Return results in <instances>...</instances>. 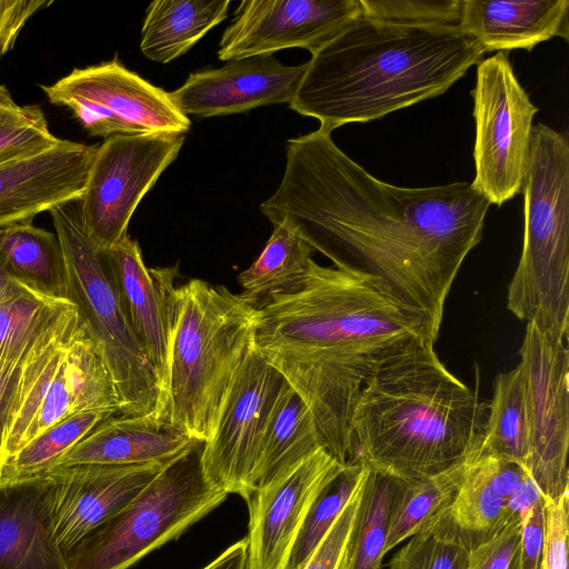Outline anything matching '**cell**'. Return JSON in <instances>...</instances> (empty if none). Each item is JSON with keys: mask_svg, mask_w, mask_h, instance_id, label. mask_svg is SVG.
<instances>
[{"mask_svg": "<svg viewBox=\"0 0 569 569\" xmlns=\"http://www.w3.org/2000/svg\"><path fill=\"white\" fill-rule=\"evenodd\" d=\"M287 382L252 347L232 383L213 437L204 442L207 479L244 500L256 488L266 431Z\"/></svg>", "mask_w": 569, "mask_h": 569, "instance_id": "cell-13", "label": "cell"}, {"mask_svg": "<svg viewBox=\"0 0 569 569\" xmlns=\"http://www.w3.org/2000/svg\"><path fill=\"white\" fill-rule=\"evenodd\" d=\"M202 569H249L247 538L231 545Z\"/></svg>", "mask_w": 569, "mask_h": 569, "instance_id": "cell-44", "label": "cell"}, {"mask_svg": "<svg viewBox=\"0 0 569 569\" xmlns=\"http://www.w3.org/2000/svg\"><path fill=\"white\" fill-rule=\"evenodd\" d=\"M521 517L515 515L490 539L471 549L468 569H518Z\"/></svg>", "mask_w": 569, "mask_h": 569, "instance_id": "cell-40", "label": "cell"}, {"mask_svg": "<svg viewBox=\"0 0 569 569\" xmlns=\"http://www.w3.org/2000/svg\"><path fill=\"white\" fill-rule=\"evenodd\" d=\"M51 3L47 0H0V58L13 47L29 18Z\"/></svg>", "mask_w": 569, "mask_h": 569, "instance_id": "cell-43", "label": "cell"}, {"mask_svg": "<svg viewBox=\"0 0 569 569\" xmlns=\"http://www.w3.org/2000/svg\"><path fill=\"white\" fill-rule=\"evenodd\" d=\"M183 141L182 133L116 134L97 147L79 209L99 250L128 234L136 208L176 160Z\"/></svg>", "mask_w": 569, "mask_h": 569, "instance_id": "cell-12", "label": "cell"}, {"mask_svg": "<svg viewBox=\"0 0 569 569\" xmlns=\"http://www.w3.org/2000/svg\"><path fill=\"white\" fill-rule=\"evenodd\" d=\"M568 333L529 321L519 349L529 428L525 469L548 500L569 492Z\"/></svg>", "mask_w": 569, "mask_h": 569, "instance_id": "cell-10", "label": "cell"}, {"mask_svg": "<svg viewBox=\"0 0 569 569\" xmlns=\"http://www.w3.org/2000/svg\"><path fill=\"white\" fill-rule=\"evenodd\" d=\"M361 12L360 0H246L222 33L218 58L229 61L288 48L312 56Z\"/></svg>", "mask_w": 569, "mask_h": 569, "instance_id": "cell-14", "label": "cell"}, {"mask_svg": "<svg viewBox=\"0 0 569 569\" xmlns=\"http://www.w3.org/2000/svg\"><path fill=\"white\" fill-rule=\"evenodd\" d=\"M120 399L112 378L86 327L66 348L54 376L18 452L44 430L74 413L110 409L119 413Z\"/></svg>", "mask_w": 569, "mask_h": 569, "instance_id": "cell-21", "label": "cell"}, {"mask_svg": "<svg viewBox=\"0 0 569 569\" xmlns=\"http://www.w3.org/2000/svg\"><path fill=\"white\" fill-rule=\"evenodd\" d=\"M493 487L478 449L467 460L463 481L450 507L451 516L470 548L487 541L512 517ZM515 516V515H513Z\"/></svg>", "mask_w": 569, "mask_h": 569, "instance_id": "cell-32", "label": "cell"}, {"mask_svg": "<svg viewBox=\"0 0 569 569\" xmlns=\"http://www.w3.org/2000/svg\"><path fill=\"white\" fill-rule=\"evenodd\" d=\"M203 447L196 440L124 508L67 550V568L128 569L219 507L228 493L207 479Z\"/></svg>", "mask_w": 569, "mask_h": 569, "instance_id": "cell-8", "label": "cell"}, {"mask_svg": "<svg viewBox=\"0 0 569 569\" xmlns=\"http://www.w3.org/2000/svg\"><path fill=\"white\" fill-rule=\"evenodd\" d=\"M487 51L531 50L569 40V0H462L460 27Z\"/></svg>", "mask_w": 569, "mask_h": 569, "instance_id": "cell-23", "label": "cell"}, {"mask_svg": "<svg viewBox=\"0 0 569 569\" xmlns=\"http://www.w3.org/2000/svg\"><path fill=\"white\" fill-rule=\"evenodd\" d=\"M523 193L521 254L507 308L519 320L569 331V143L561 132L532 128Z\"/></svg>", "mask_w": 569, "mask_h": 569, "instance_id": "cell-6", "label": "cell"}, {"mask_svg": "<svg viewBox=\"0 0 569 569\" xmlns=\"http://www.w3.org/2000/svg\"><path fill=\"white\" fill-rule=\"evenodd\" d=\"M319 448L323 447L313 417L287 383L266 431L256 471V488L279 479Z\"/></svg>", "mask_w": 569, "mask_h": 569, "instance_id": "cell-27", "label": "cell"}, {"mask_svg": "<svg viewBox=\"0 0 569 569\" xmlns=\"http://www.w3.org/2000/svg\"><path fill=\"white\" fill-rule=\"evenodd\" d=\"M49 102L68 108L90 136L186 133L190 120L170 93L127 69L117 58L76 68L50 86Z\"/></svg>", "mask_w": 569, "mask_h": 569, "instance_id": "cell-11", "label": "cell"}, {"mask_svg": "<svg viewBox=\"0 0 569 569\" xmlns=\"http://www.w3.org/2000/svg\"><path fill=\"white\" fill-rule=\"evenodd\" d=\"M230 0H156L146 11L140 50L169 63L184 54L228 14Z\"/></svg>", "mask_w": 569, "mask_h": 569, "instance_id": "cell-25", "label": "cell"}, {"mask_svg": "<svg viewBox=\"0 0 569 569\" xmlns=\"http://www.w3.org/2000/svg\"><path fill=\"white\" fill-rule=\"evenodd\" d=\"M83 328L63 336L24 362L0 360V478L6 465V448L17 413L37 377L49 360Z\"/></svg>", "mask_w": 569, "mask_h": 569, "instance_id": "cell-37", "label": "cell"}, {"mask_svg": "<svg viewBox=\"0 0 569 569\" xmlns=\"http://www.w3.org/2000/svg\"><path fill=\"white\" fill-rule=\"evenodd\" d=\"M97 147L61 140L40 154L0 166V228L80 199Z\"/></svg>", "mask_w": 569, "mask_h": 569, "instance_id": "cell-19", "label": "cell"}, {"mask_svg": "<svg viewBox=\"0 0 569 569\" xmlns=\"http://www.w3.org/2000/svg\"><path fill=\"white\" fill-rule=\"evenodd\" d=\"M16 284V279L9 273L6 263L0 256V298L10 291Z\"/></svg>", "mask_w": 569, "mask_h": 569, "instance_id": "cell-46", "label": "cell"}, {"mask_svg": "<svg viewBox=\"0 0 569 569\" xmlns=\"http://www.w3.org/2000/svg\"><path fill=\"white\" fill-rule=\"evenodd\" d=\"M542 498L538 487L528 475L520 487L509 498V512L522 517L538 500Z\"/></svg>", "mask_w": 569, "mask_h": 569, "instance_id": "cell-45", "label": "cell"}, {"mask_svg": "<svg viewBox=\"0 0 569 569\" xmlns=\"http://www.w3.org/2000/svg\"><path fill=\"white\" fill-rule=\"evenodd\" d=\"M471 94L476 121L471 183L490 204L500 207L521 192L538 108L519 83L506 51L478 63Z\"/></svg>", "mask_w": 569, "mask_h": 569, "instance_id": "cell-9", "label": "cell"}, {"mask_svg": "<svg viewBox=\"0 0 569 569\" xmlns=\"http://www.w3.org/2000/svg\"><path fill=\"white\" fill-rule=\"evenodd\" d=\"M346 466L319 448L279 479L254 488L246 500L249 569H286L310 506Z\"/></svg>", "mask_w": 569, "mask_h": 569, "instance_id": "cell-15", "label": "cell"}, {"mask_svg": "<svg viewBox=\"0 0 569 569\" xmlns=\"http://www.w3.org/2000/svg\"><path fill=\"white\" fill-rule=\"evenodd\" d=\"M401 480L369 469L352 529L347 569H382L391 513Z\"/></svg>", "mask_w": 569, "mask_h": 569, "instance_id": "cell-31", "label": "cell"}, {"mask_svg": "<svg viewBox=\"0 0 569 569\" xmlns=\"http://www.w3.org/2000/svg\"><path fill=\"white\" fill-rule=\"evenodd\" d=\"M101 251L127 320L168 400L178 266L148 268L138 241L129 234Z\"/></svg>", "mask_w": 569, "mask_h": 569, "instance_id": "cell-16", "label": "cell"}, {"mask_svg": "<svg viewBox=\"0 0 569 569\" xmlns=\"http://www.w3.org/2000/svg\"><path fill=\"white\" fill-rule=\"evenodd\" d=\"M387 569H389V568L387 567Z\"/></svg>", "mask_w": 569, "mask_h": 569, "instance_id": "cell-47", "label": "cell"}, {"mask_svg": "<svg viewBox=\"0 0 569 569\" xmlns=\"http://www.w3.org/2000/svg\"><path fill=\"white\" fill-rule=\"evenodd\" d=\"M489 207L470 182L405 188L380 181L319 127L288 140L282 180L260 210L328 258L379 277L437 340L448 295L481 241Z\"/></svg>", "mask_w": 569, "mask_h": 569, "instance_id": "cell-1", "label": "cell"}, {"mask_svg": "<svg viewBox=\"0 0 569 569\" xmlns=\"http://www.w3.org/2000/svg\"><path fill=\"white\" fill-rule=\"evenodd\" d=\"M61 140L49 130L39 106L17 103L0 84V166L40 154Z\"/></svg>", "mask_w": 569, "mask_h": 569, "instance_id": "cell-36", "label": "cell"}, {"mask_svg": "<svg viewBox=\"0 0 569 569\" xmlns=\"http://www.w3.org/2000/svg\"><path fill=\"white\" fill-rule=\"evenodd\" d=\"M435 343L412 342L366 381L351 418L350 461L409 482L477 451L488 403L448 370Z\"/></svg>", "mask_w": 569, "mask_h": 569, "instance_id": "cell-4", "label": "cell"}, {"mask_svg": "<svg viewBox=\"0 0 569 569\" xmlns=\"http://www.w3.org/2000/svg\"><path fill=\"white\" fill-rule=\"evenodd\" d=\"M163 466L78 465L49 470L54 480V533L62 552L124 508Z\"/></svg>", "mask_w": 569, "mask_h": 569, "instance_id": "cell-18", "label": "cell"}, {"mask_svg": "<svg viewBox=\"0 0 569 569\" xmlns=\"http://www.w3.org/2000/svg\"><path fill=\"white\" fill-rule=\"evenodd\" d=\"M50 471L0 478V569H68L53 521Z\"/></svg>", "mask_w": 569, "mask_h": 569, "instance_id": "cell-20", "label": "cell"}, {"mask_svg": "<svg viewBox=\"0 0 569 569\" xmlns=\"http://www.w3.org/2000/svg\"><path fill=\"white\" fill-rule=\"evenodd\" d=\"M478 453L525 467L529 453V428L520 367L497 376L487 408Z\"/></svg>", "mask_w": 569, "mask_h": 569, "instance_id": "cell-29", "label": "cell"}, {"mask_svg": "<svg viewBox=\"0 0 569 569\" xmlns=\"http://www.w3.org/2000/svg\"><path fill=\"white\" fill-rule=\"evenodd\" d=\"M194 441L167 421L116 413L99 423L52 469L78 465H166Z\"/></svg>", "mask_w": 569, "mask_h": 569, "instance_id": "cell-22", "label": "cell"}, {"mask_svg": "<svg viewBox=\"0 0 569 569\" xmlns=\"http://www.w3.org/2000/svg\"><path fill=\"white\" fill-rule=\"evenodd\" d=\"M116 413L110 409H92L62 419L10 458L1 478L27 477L51 470L59 459L99 423Z\"/></svg>", "mask_w": 569, "mask_h": 569, "instance_id": "cell-34", "label": "cell"}, {"mask_svg": "<svg viewBox=\"0 0 569 569\" xmlns=\"http://www.w3.org/2000/svg\"><path fill=\"white\" fill-rule=\"evenodd\" d=\"M367 17L400 24L460 27L462 0H360Z\"/></svg>", "mask_w": 569, "mask_h": 569, "instance_id": "cell-38", "label": "cell"}, {"mask_svg": "<svg viewBox=\"0 0 569 569\" xmlns=\"http://www.w3.org/2000/svg\"><path fill=\"white\" fill-rule=\"evenodd\" d=\"M545 545V499L536 502L522 517L518 569H541Z\"/></svg>", "mask_w": 569, "mask_h": 569, "instance_id": "cell-42", "label": "cell"}, {"mask_svg": "<svg viewBox=\"0 0 569 569\" xmlns=\"http://www.w3.org/2000/svg\"><path fill=\"white\" fill-rule=\"evenodd\" d=\"M369 469L350 461L310 506L292 547L286 569H300L351 499Z\"/></svg>", "mask_w": 569, "mask_h": 569, "instance_id": "cell-35", "label": "cell"}, {"mask_svg": "<svg viewBox=\"0 0 569 569\" xmlns=\"http://www.w3.org/2000/svg\"><path fill=\"white\" fill-rule=\"evenodd\" d=\"M483 53L459 27L392 23L361 12L311 56L289 107L332 132L446 92Z\"/></svg>", "mask_w": 569, "mask_h": 569, "instance_id": "cell-3", "label": "cell"}, {"mask_svg": "<svg viewBox=\"0 0 569 569\" xmlns=\"http://www.w3.org/2000/svg\"><path fill=\"white\" fill-rule=\"evenodd\" d=\"M82 325L77 306L16 280L0 298V360L24 362Z\"/></svg>", "mask_w": 569, "mask_h": 569, "instance_id": "cell-24", "label": "cell"}, {"mask_svg": "<svg viewBox=\"0 0 569 569\" xmlns=\"http://www.w3.org/2000/svg\"><path fill=\"white\" fill-rule=\"evenodd\" d=\"M315 249L286 222L273 224V231L258 258L237 279L240 295L258 307L276 295L297 289L305 280Z\"/></svg>", "mask_w": 569, "mask_h": 569, "instance_id": "cell-28", "label": "cell"}, {"mask_svg": "<svg viewBox=\"0 0 569 569\" xmlns=\"http://www.w3.org/2000/svg\"><path fill=\"white\" fill-rule=\"evenodd\" d=\"M329 259L332 266L312 260L297 289L256 307L253 348L303 400L322 447L347 465L366 381L412 342L437 340L379 277Z\"/></svg>", "mask_w": 569, "mask_h": 569, "instance_id": "cell-2", "label": "cell"}, {"mask_svg": "<svg viewBox=\"0 0 569 569\" xmlns=\"http://www.w3.org/2000/svg\"><path fill=\"white\" fill-rule=\"evenodd\" d=\"M569 492L545 499V545L541 569H568Z\"/></svg>", "mask_w": 569, "mask_h": 569, "instance_id": "cell-41", "label": "cell"}, {"mask_svg": "<svg viewBox=\"0 0 569 569\" xmlns=\"http://www.w3.org/2000/svg\"><path fill=\"white\" fill-rule=\"evenodd\" d=\"M471 548L450 508L407 539L391 557L389 569H468Z\"/></svg>", "mask_w": 569, "mask_h": 569, "instance_id": "cell-33", "label": "cell"}, {"mask_svg": "<svg viewBox=\"0 0 569 569\" xmlns=\"http://www.w3.org/2000/svg\"><path fill=\"white\" fill-rule=\"evenodd\" d=\"M0 256L13 279L44 296L70 300L64 256L56 233L31 221L2 227Z\"/></svg>", "mask_w": 569, "mask_h": 569, "instance_id": "cell-26", "label": "cell"}, {"mask_svg": "<svg viewBox=\"0 0 569 569\" xmlns=\"http://www.w3.org/2000/svg\"><path fill=\"white\" fill-rule=\"evenodd\" d=\"M368 473L369 471L329 531L300 569H347L350 538Z\"/></svg>", "mask_w": 569, "mask_h": 569, "instance_id": "cell-39", "label": "cell"}, {"mask_svg": "<svg viewBox=\"0 0 569 569\" xmlns=\"http://www.w3.org/2000/svg\"><path fill=\"white\" fill-rule=\"evenodd\" d=\"M48 211L64 256L69 299L112 378L121 403L118 415L168 422L166 393L127 320L102 251L83 228L79 199Z\"/></svg>", "mask_w": 569, "mask_h": 569, "instance_id": "cell-7", "label": "cell"}, {"mask_svg": "<svg viewBox=\"0 0 569 569\" xmlns=\"http://www.w3.org/2000/svg\"><path fill=\"white\" fill-rule=\"evenodd\" d=\"M307 62L284 66L273 54L227 61L218 69L190 73L169 92L184 116L201 118L239 113L262 106L290 103L300 86Z\"/></svg>", "mask_w": 569, "mask_h": 569, "instance_id": "cell-17", "label": "cell"}, {"mask_svg": "<svg viewBox=\"0 0 569 569\" xmlns=\"http://www.w3.org/2000/svg\"><path fill=\"white\" fill-rule=\"evenodd\" d=\"M257 308L224 286L191 279L174 290L168 422L196 440L214 435L250 349Z\"/></svg>", "mask_w": 569, "mask_h": 569, "instance_id": "cell-5", "label": "cell"}, {"mask_svg": "<svg viewBox=\"0 0 569 569\" xmlns=\"http://www.w3.org/2000/svg\"><path fill=\"white\" fill-rule=\"evenodd\" d=\"M467 460L428 478L401 481L391 513L385 555L451 507L463 481Z\"/></svg>", "mask_w": 569, "mask_h": 569, "instance_id": "cell-30", "label": "cell"}]
</instances>
